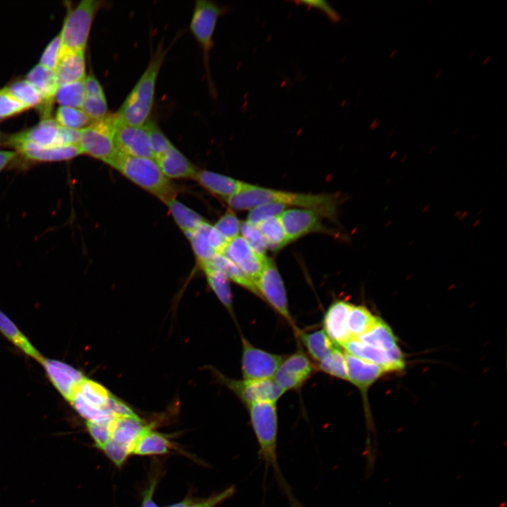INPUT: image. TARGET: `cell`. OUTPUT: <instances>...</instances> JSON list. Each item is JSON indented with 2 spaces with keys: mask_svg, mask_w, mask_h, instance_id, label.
<instances>
[{
  "mask_svg": "<svg viewBox=\"0 0 507 507\" xmlns=\"http://www.w3.org/2000/svg\"><path fill=\"white\" fill-rule=\"evenodd\" d=\"M361 342L375 348L389 351L398 346L391 327L380 318L366 333L357 337Z\"/></svg>",
  "mask_w": 507,
  "mask_h": 507,
  "instance_id": "obj_29",
  "label": "cell"
},
{
  "mask_svg": "<svg viewBox=\"0 0 507 507\" xmlns=\"http://www.w3.org/2000/svg\"><path fill=\"white\" fill-rule=\"evenodd\" d=\"M342 347L351 355L380 365L387 373L399 371L405 367L404 356L399 346L386 351L367 344L357 338H351Z\"/></svg>",
  "mask_w": 507,
  "mask_h": 507,
  "instance_id": "obj_13",
  "label": "cell"
},
{
  "mask_svg": "<svg viewBox=\"0 0 507 507\" xmlns=\"http://www.w3.org/2000/svg\"><path fill=\"white\" fill-rule=\"evenodd\" d=\"M225 12L224 8L211 1L199 0L195 3L189 28L203 51L207 64L218 20Z\"/></svg>",
  "mask_w": 507,
  "mask_h": 507,
  "instance_id": "obj_10",
  "label": "cell"
},
{
  "mask_svg": "<svg viewBox=\"0 0 507 507\" xmlns=\"http://www.w3.org/2000/svg\"><path fill=\"white\" fill-rule=\"evenodd\" d=\"M101 449L118 467H120L127 456L131 453L128 447L112 439H110Z\"/></svg>",
  "mask_w": 507,
  "mask_h": 507,
  "instance_id": "obj_50",
  "label": "cell"
},
{
  "mask_svg": "<svg viewBox=\"0 0 507 507\" xmlns=\"http://www.w3.org/2000/svg\"><path fill=\"white\" fill-rule=\"evenodd\" d=\"M344 352L348 381L365 395L369 387L387 371L379 365Z\"/></svg>",
  "mask_w": 507,
  "mask_h": 507,
  "instance_id": "obj_20",
  "label": "cell"
},
{
  "mask_svg": "<svg viewBox=\"0 0 507 507\" xmlns=\"http://www.w3.org/2000/svg\"><path fill=\"white\" fill-rule=\"evenodd\" d=\"M85 98L84 80L59 85L54 96V101L61 106L81 108Z\"/></svg>",
  "mask_w": 507,
  "mask_h": 507,
  "instance_id": "obj_36",
  "label": "cell"
},
{
  "mask_svg": "<svg viewBox=\"0 0 507 507\" xmlns=\"http://www.w3.org/2000/svg\"><path fill=\"white\" fill-rule=\"evenodd\" d=\"M294 3L306 7L320 10L333 23H338L341 20L339 13L325 1H298Z\"/></svg>",
  "mask_w": 507,
  "mask_h": 507,
  "instance_id": "obj_51",
  "label": "cell"
},
{
  "mask_svg": "<svg viewBox=\"0 0 507 507\" xmlns=\"http://www.w3.org/2000/svg\"><path fill=\"white\" fill-rule=\"evenodd\" d=\"M315 367L333 377L348 381L345 352L339 346Z\"/></svg>",
  "mask_w": 507,
  "mask_h": 507,
  "instance_id": "obj_39",
  "label": "cell"
},
{
  "mask_svg": "<svg viewBox=\"0 0 507 507\" xmlns=\"http://www.w3.org/2000/svg\"><path fill=\"white\" fill-rule=\"evenodd\" d=\"M115 142L121 154L154 158L145 125H131L120 120L115 130Z\"/></svg>",
  "mask_w": 507,
  "mask_h": 507,
  "instance_id": "obj_15",
  "label": "cell"
},
{
  "mask_svg": "<svg viewBox=\"0 0 507 507\" xmlns=\"http://www.w3.org/2000/svg\"><path fill=\"white\" fill-rule=\"evenodd\" d=\"M75 392L89 404L105 411L107 402L111 396V394L101 384L86 377L80 382Z\"/></svg>",
  "mask_w": 507,
  "mask_h": 507,
  "instance_id": "obj_38",
  "label": "cell"
},
{
  "mask_svg": "<svg viewBox=\"0 0 507 507\" xmlns=\"http://www.w3.org/2000/svg\"><path fill=\"white\" fill-rule=\"evenodd\" d=\"M475 53H476V51H474L471 53V54L470 55V59H471L472 58V56H474L475 54Z\"/></svg>",
  "mask_w": 507,
  "mask_h": 507,
  "instance_id": "obj_62",
  "label": "cell"
},
{
  "mask_svg": "<svg viewBox=\"0 0 507 507\" xmlns=\"http://www.w3.org/2000/svg\"><path fill=\"white\" fill-rule=\"evenodd\" d=\"M70 402L77 413L88 422L106 423L111 421L115 417L104 409L89 404L76 392L74 393Z\"/></svg>",
  "mask_w": 507,
  "mask_h": 507,
  "instance_id": "obj_41",
  "label": "cell"
},
{
  "mask_svg": "<svg viewBox=\"0 0 507 507\" xmlns=\"http://www.w3.org/2000/svg\"><path fill=\"white\" fill-rule=\"evenodd\" d=\"M220 254L234 263L254 284L268 258L256 254L239 235L228 241Z\"/></svg>",
  "mask_w": 507,
  "mask_h": 507,
  "instance_id": "obj_14",
  "label": "cell"
},
{
  "mask_svg": "<svg viewBox=\"0 0 507 507\" xmlns=\"http://www.w3.org/2000/svg\"><path fill=\"white\" fill-rule=\"evenodd\" d=\"M258 445V456L266 469L271 468L278 484L287 496L291 507H301L280 471L277 461L278 417L275 402H259L246 407Z\"/></svg>",
  "mask_w": 507,
  "mask_h": 507,
  "instance_id": "obj_2",
  "label": "cell"
},
{
  "mask_svg": "<svg viewBox=\"0 0 507 507\" xmlns=\"http://www.w3.org/2000/svg\"><path fill=\"white\" fill-rule=\"evenodd\" d=\"M29 109L12 96L6 88L0 89V120L15 116Z\"/></svg>",
  "mask_w": 507,
  "mask_h": 507,
  "instance_id": "obj_47",
  "label": "cell"
},
{
  "mask_svg": "<svg viewBox=\"0 0 507 507\" xmlns=\"http://www.w3.org/2000/svg\"><path fill=\"white\" fill-rule=\"evenodd\" d=\"M106 411L115 417H137L134 412L124 402L111 394L107 404Z\"/></svg>",
  "mask_w": 507,
  "mask_h": 507,
  "instance_id": "obj_53",
  "label": "cell"
},
{
  "mask_svg": "<svg viewBox=\"0 0 507 507\" xmlns=\"http://www.w3.org/2000/svg\"><path fill=\"white\" fill-rule=\"evenodd\" d=\"M0 331L19 349L39 363L43 359L38 351L18 327L0 310Z\"/></svg>",
  "mask_w": 507,
  "mask_h": 507,
  "instance_id": "obj_32",
  "label": "cell"
},
{
  "mask_svg": "<svg viewBox=\"0 0 507 507\" xmlns=\"http://www.w3.org/2000/svg\"><path fill=\"white\" fill-rule=\"evenodd\" d=\"M442 73H443V70H438V71L437 72V73H435V75H434V79H439V78L441 77V75H442Z\"/></svg>",
  "mask_w": 507,
  "mask_h": 507,
  "instance_id": "obj_59",
  "label": "cell"
},
{
  "mask_svg": "<svg viewBox=\"0 0 507 507\" xmlns=\"http://www.w3.org/2000/svg\"><path fill=\"white\" fill-rule=\"evenodd\" d=\"M81 109L92 121L104 118L108 114L105 94L85 95Z\"/></svg>",
  "mask_w": 507,
  "mask_h": 507,
  "instance_id": "obj_45",
  "label": "cell"
},
{
  "mask_svg": "<svg viewBox=\"0 0 507 507\" xmlns=\"http://www.w3.org/2000/svg\"><path fill=\"white\" fill-rule=\"evenodd\" d=\"M166 205L175 223L187 237L206 220L198 213L175 198L170 200Z\"/></svg>",
  "mask_w": 507,
  "mask_h": 507,
  "instance_id": "obj_28",
  "label": "cell"
},
{
  "mask_svg": "<svg viewBox=\"0 0 507 507\" xmlns=\"http://www.w3.org/2000/svg\"><path fill=\"white\" fill-rule=\"evenodd\" d=\"M255 285L258 296L264 299L296 334L299 329L295 325L289 311L284 282L275 262L271 258H267Z\"/></svg>",
  "mask_w": 507,
  "mask_h": 507,
  "instance_id": "obj_8",
  "label": "cell"
},
{
  "mask_svg": "<svg viewBox=\"0 0 507 507\" xmlns=\"http://www.w3.org/2000/svg\"><path fill=\"white\" fill-rule=\"evenodd\" d=\"M155 484H152L149 489L145 492L143 499L142 507H158L152 499L153 492Z\"/></svg>",
  "mask_w": 507,
  "mask_h": 507,
  "instance_id": "obj_55",
  "label": "cell"
},
{
  "mask_svg": "<svg viewBox=\"0 0 507 507\" xmlns=\"http://www.w3.org/2000/svg\"><path fill=\"white\" fill-rule=\"evenodd\" d=\"M378 318L365 306L352 304L348 316V326L351 337L357 338L366 333L375 325Z\"/></svg>",
  "mask_w": 507,
  "mask_h": 507,
  "instance_id": "obj_35",
  "label": "cell"
},
{
  "mask_svg": "<svg viewBox=\"0 0 507 507\" xmlns=\"http://www.w3.org/2000/svg\"><path fill=\"white\" fill-rule=\"evenodd\" d=\"M240 220L232 209H228L213 225L217 232L226 240L230 241L239 235Z\"/></svg>",
  "mask_w": 507,
  "mask_h": 507,
  "instance_id": "obj_44",
  "label": "cell"
},
{
  "mask_svg": "<svg viewBox=\"0 0 507 507\" xmlns=\"http://www.w3.org/2000/svg\"><path fill=\"white\" fill-rule=\"evenodd\" d=\"M240 232L241 237L256 254L267 258V246L256 225L247 220L242 221Z\"/></svg>",
  "mask_w": 507,
  "mask_h": 507,
  "instance_id": "obj_43",
  "label": "cell"
},
{
  "mask_svg": "<svg viewBox=\"0 0 507 507\" xmlns=\"http://www.w3.org/2000/svg\"><path fill=\"white\" fill-rule=\"evenodd\" d=\"M103 3L97 0H83L68 8L59 33L60 57L68 52L85 50L92 23Z\"/></svg>",
  "mask_w": 507,
  "mask_h": 507,
  "instance_id": "obj_6",
  "label": "cell"
},
{
  "mask_svg": "<svg viewBox=\"0 0 507 507\" xmlns=\"http://www.w3.org/2000/svg\"><path fill=\"white\" fill-rule=\"evenodd\" d=\"M279 218L289 242L309 233L322 232L323 218L318 213L306 208H290L284 211Z\"/></svg>",
  "mask_w": 507,
  "mask_h": 507,
  "instance_id": "obj_16",
  "label": "cell"
},
{
  "mask_svg": "<svg viewBox=\"0 0 507 507\" xmlns=\"http://www.w3.org/2000/svg\"><path fill=\"white\" fill-rule=\"evenodd\" d=\"M55 120L61 127L77 130L93 122L81 108L61 106L56 110Z\"/></svg>",
  "mask_w": 507,
  "mask_h": 507,
  "instance_id": "obj_40",
  "label": "cell"
},
{
  "mask_svg": "<svg viewBox=\"0 0 507 507\" xmlns=\"http://www.w3.org/2000/svg\"><path fill=\"white\" fill-rule=\"evenodd\" d=\"M256 225L267 249L275 251L289 243L279 215L263 220Z\"/></svg>",
  "mask_w": 507,
  "mask_h": 507,
  "instance_id": "obj_33",
  "label": "cell"
},
{
  "mask_svg": "<svg viewBox=\"0 0 507 507\" xmlns=\"http://www.w3.org/2000/svg\"><path fill=\"white\" fill-rule=\"evenodd\" d=\"M192 502L190 500H187H187H184V501H183L179 502V503H175V504H173V505H171V506H168V507H187V506H189V505L192 504Z\"/></svg>",
  "mask_w": 507,
  "mask_h": 507,
  "instance_id": "obj_56",
  "label": "cell"
},
{
  "mask_svg": "<svg viewBox=\"0 0 507 507\" xmlns=\"http://www.w3.org/2000/svg\"><path fill=\"white\" fill-rule=\"evenodd\" d=\"M16 153L13 163L27 166L36 163L58 162L71 160L81 154L78 144L63 146L52 149H25Z\"/></svg>",
  "mask_w": 507,
  "mask_h": 507,
  "instance_id": "obj_22",
  "label": "cell"
},
{
  "mask_svg": "<svg viewBox=\"0 0 507 507\" xmlns=\"http://www.w3.org/2000/svg\"><path fill=\"white\" fill-rule=\"evenodd\" d=\"M218 377L242 403L249 406L259 402H277L284 394L273 379L263 380H233L218 373Z\"/></svg>",
  "mask_w": 507,
  "mask_h": 507,
  "instance_id": "obj_11",
  "label": "cell"
},
{
  "mask_svg": "<svg viewBox=\"0 0 507 507\" xmlns=\"http://www.w3.org/2000/svg\"><path fill=\"white\" fill-rule=\"evenodd\" d=\"M111 421L106 423L87 421V428L95 442L96 446L99 449H101L111 439L110 425Z\"/></svg>",
  "mask_w": 507,
  "mask_h": 507,
  "instance_id": "obj_49",
  "label": "cell"
},
{
  "mask_svg": "<svg viewBox=\"0 0 507 507\" xmlns=\"http://www.w3.org/2000/svg\"><path fill=\"white\" fill-rule=\"evenodd\" d=\"M16 158L14 151L0 150V173L11 165Z\"/></svg>",
  "mask_w": 507,
  "mask_h": 507,
  "instance_id": "obj_54",
  "label": "cell"
},
{
  "mask_svg": "<svg viewBox=\"0 0 507 507\" xmlns=\"http://www.w3.org/2000/svg\"><path fill=\"white\" fill-rule=\"evenodd\" d=\"M211 267L223 272L229 280L258 295L255 284L231 261L220 254H216L210 261L201 265Z\"/></svg>",
  "mask_w": 507,
  "mask_h": 507,
  "instance_id": "obj_31",
  "label": "cell"
},
{
  "mask_svg": "<svg viewBox=\"0 0 507 507\" xmlns=\"http://www.w3.org/2000/svg\"><path fill=\"white\" fill-rule=\"evenodd\" d=\"M287 208V206L278 203H267L258 206L249 211L247 221L254 225L280 215Z\"/></svg>",
  "mask_w": 507,
  "mask_h": 507,
  "instance_id": "obj_46",
  "label": "cell"
},
{
  "mask_svg": "<svg viewBox=\"0 0 507 507\" xmlns=\"http://www.w3.org/2000/svg\"><path fill=\"white\" fill-rule=\"evenodd\" d=\"M380 125V120L378 118L375 119L370 125V129L373 130L376 129Z\"/></svg>",
  "mask_w": 507,
  "mask_h": 507,
  "instance_id": "obj_57",
  "label": "cell"
},
{
  "mask_svg": "<svg viewBox=\"0 0 507 507\" xmlns=\"http://www.w3.org/2000/svg\"><path fill=\"white\" fill-rule=\"evenodd\" d=\"M490 59H491V56H490V55L487 56L484 59V61H483V62H482V65H486L489 62Z\"/></svg>",
  "mask_w": 507,
  "mask_h": 507,
  "instance_id": "obj_58",
  "label": "cell"
},
{
  "mask_svg": "<svg viewBox=\"0 0 507 507\" xmlns=\"http://www.w3.org/2000/svg\"><path fill=\"white\" fill-rule=\"evenodd\" d=\"M351 305L344 300H337L328 307L324 315L323 330L340 346L352 338L348 326V316Z\"/></svg>",
  "mask_w": 507,
  "mask_h": 507,
  "instance_id": "obj_19",
  "label": "cell"
},
{
  "mask_svg": "<svg viewBox=\"0 0 507 507\" xmlns=\"http://www.w3.org/2000/svg\"><path fill=\"white\" fill-rule=\"evenodd\" d=\"M170 442L163 434L147 429L134 444L131 453L136 455L163 454L168 451Z\"/></svg>",
  "mask_w": 507,
  "mask_h": 507,
  "instance_id": "obj_34",
  "label": "cell"
},
{
  "mask_svg": "<svg viewBox=\"0 0 507 507\" xmlns=\"http://www.w3.org/2000/svg\"><path fill=\"white\" fill-rule=\"evenodd\" d=\"M144 125L148 131L153 157L157 160L173 144L154 121L148 120Z\"/></svg>",
  "mask_w": 507,
  "mask_h": 507,
  "instance_id": "obj_42",
  "label": "cell"
},
{
  "mask_svg": "<svg viewBox=\"0 0 507 507\" xmlns=\"http://www.w3.org/2000/svg\"><path fill=\"white\" fill-rule=\"evenodd\" d=\"M169 179L194 178L197 169L174 145L156 160Z\"/></svg>",
  "mask_w": 507,
  "mask_h": 507,
  "instance_id": "obj_25",
  "label": "cell"
},
{
  "mask_svg": "<svg viewBox=\"0 0 507 507\" xmlns=\"http://www.w3.org/2000/svg\"><path fill=\"white\" fill-rule=\"evenodd\" d=\"M396 54V49L392 50V51L389 55V58L392 59V58H394Z\"/></svg>",
  "mask_w": 507,
  "mask_h": 507,
  "instance_id": "obj_60",
  "label": "cell"
},
{
  "mask_svg": "<svg viewBox=\"0 0 507 507\" xmlns=\"http://www.w3.org/2000/svg\"><path fill=\"white\" fill-rule=\"evenodd\" d=\"M58 85L84 80L86 77L84 51L62 55L54 70Z\"/></svg>",
  "mask_w": 507,
  "mask_h": 507,
  "instance_id": "obj_26",
  "label": "cell"
},
{
  "mask_svg": "<svg viewBox=\"0 0 507 507\" xmlns=\"http://www.w3.org/2000/svg\"><path fill=\"white\" fill-rule=\"evenodd\" d=\"M315 367L301 350L285 357L273 380L285 392L299 389L312 375Z\"/></svg>",
  "mask_w": 507,
  "mask_h": 507,
  "instance_id": "obj_12",
  "label": "cell"
},
{
  "mask_svg": "<svg viewBox=\"0 0 507 507\" xmlns=\"http://www.w3.org/2000/svg\"><path fill=\"white\" fill-rule=\"evenodd\" d=\"M296 334L303 344L308 354L316 363L324 360L337 346H339L323 330L311 332L299 330Z\"/></svg>",
  "mask_w": 507,
  "mask_h": 507,
  "instance_id": "obj_27",
  "label": "cell"
},
{
  "mask_svg": "<svg viewBox=\"0 0 507 507\" xmlns=\"http://www.w3.org/2000/svg\"><path fill=\"white\" fill-rule=\"evenodd\" d=\"M166 51L161 49L151 58L146 70L116 113L127 125H144L151 114L156 81Z\"/></svg>",
  "mask_w": 507,
  "mask_h": 507,
  "instance_id": "obj_4",
  "label": "cell"
},
{
  "mask_svg": "<svg viewBox=\"0 0 507 507\" xmlns=\"http://www.w3.org/2000/svg\"><path fill=\"white\" fill-rule=\"evenodd\" d=\"M234 493V486H230L221 492L215 494L202 501L192 503L187 507H216L220 503L232 496Z\"/></svg>",
  "mask_w": 507,
  "mask_h": 507,
  "instance_id": "obj_52",
  "label": "cell"
},
{
  "mask_svg": "<svg viewBox=\"0 0 507 507\" xmlns=\"http://www.w3.org/2000/svg\"><path fill=\"white\" fill-rule=\"evenodd\" d=\"M232 210H251L267 203H278L312 210L323 218L335 220L338 199L330 194H306L277 190L245 182L241 190L226 199Z\"/></svg>",
  "mask_w": 507,
  "mask_h": 507,
  "instance_id": "obj_1",
  "label": "cell"
},
{
  "mask_svg": "<svg viewBox=\"0 0 507 507\" xmlns=\"http://www.w3.org/2000/svg\"><path fill=\"white\" fill-rule=\"evenodd\" d=\"M60 51L61 37L58 34L46 46L39 64L54 71L60 60Z\"/></svg>",
  "mask_w": 507,
  "mask_h": 507,
  "instance_id": "obj_48",
  "label": "cell"
},
{
  "mask_svg": "<svg viewBox=\"0 0 507 507\" xmlns=\"http://www.w3.org/2000/svg\"><path fill=\"white\" fill-rule=\"evenodd\" d=\"M187 238L191 242L199 265L210 261L216 254H220L226 241L214 228L204 220Z\"/></svg>",
  "mask_w": 507,
  "mask_h": 507,
  "instance_id": "obj_17",
  "label": "cell"
},
{
  "mask_svg": "<svg viewBox=\"0 0 507 507\" xmlns=\"http://www.w3.org/2000/svg\"><path fill=\"white\" fill-rule=\"evenodd\" d=\"M108 165L165 204L175 198V187L154 158L118 153Z\"/></svg>",
  "mask_w": 507,
  "mask_h": 507,
  "instance_id": "obj_3",
  "label": "cell"
},
{
  "mask_svg": "<svg viewBox=\"0 0 507 507\" xmlns=\"http://www.w3.org/2000/svg\"><path fill=\"white\" fill-rule=\"evenodd\" d=\"M15 99L30 108L38 110L43 104V99L37 90L25 79L17 80L5 87Z\"/></svg>",
  "mask_w": 507,
  "mask_h": 507,
  "instance_id": "obj_37",
  "label": "cell"
},
{
  "mask_svg": "<svg viewBox=\"0 0 507 507\" xmlns=\"http://www.w3.org/2000/svg\"><path fill=\"white\" fill-rule=\"evenodd\" d=\"M120 120L117 113H108L80 130L79 147L82 154L109 164L118 154L115 142Z\"/></svg>",
  "mask_w": 507,
  "mask_h": 507,
  "instance_id": "obj_7",
  "label": "cell"
},
{
  "mask_svg": "<svg viewBox=\"0 0 507 507\" xmlns=\"http://www.w3.org/2000/svg\"><path fill=\"white\" fill-rule=\"evenodd\" d=\"M40 363L54 387L70 402L85 377L78 370L57 360L43 358Z\"/></svg>",
  "mask_w": 507,
  "mask_h": 507,
  "instance_id": "obj_18",
  "label": "cell"
},
{
  "mask_svg": "<svg viewBox=\"0 0 507 507\" xmlns=\"http://www.w3.org/2000/svg\"><path fill=\"white\" fill-rule=\"evenodd\" d=\"M25 80L37 90L43 99V104L38 110L42 119L50 118L55 93L58 87L55 72L37 64L27 74Z\"/></svg>",
  "mask_w": 507,
  "mask_h": 507,
  "instance_id": "obj_21",
  "label": "cell"
},
{
  "mask_svg": "<svg viewBox=\"0 0 507 507\" xmlns=\"http://www.w3.org/2000/svg\"><path fill=\"white\" fill-rule=\"evenodd\" d=\"M242 374L245 380L273 379L285 356L273 353L251 344L242 336Z\"/></svg>",
  "mask_w": 507,
  "mask_h": 507,
  "instance_id": "obj_9",
  "label": "cell"
},
{
  "mask_svg": "<svg viewBox=\"0 0 507 507\" xmlns=\"http://www.w3.org/2000/svg\"><path fill=\"white\" fill-rule=\"evenodd\" d=\"M394 132H395V130H394V129H392V130H391V132H389V136H392V135L394 133Z\"/></svg>",
  "mask_w": 507,
  "mask_h": 507,
  "instance_id": "obj_63",
  "label": "cell"
},
{
  "mask_svg": "<svg viewBox=\"0 0 507 507\" xmlns=\"http://www.w3.org/2000/svg\"><path fill=\"white\" fill-rule=\"evenodd\" d=\"M459 130H460V128H459V127L456 128L455 130H454L453 132V134H455L456 133H458V132H459Z\"/></svg>",
  "mask_w": 507,
  "mask_h": 507,
  "instance_id": "obj_61",
  "label": "cell"
},
{
  "mask_svg": "<svg viewBox=\"0 0 507 507\" xmlns=\"http://www.w3.org/2000/svg\"><path fill=\"white\" fill-rule=\"evenodd\" d=\"M202 187L225 200L237 194L245 182L206 170H197L194 178Z\"/></svg>",
  "mask_w": 507,
  "mask_h": 507,
  "instance_id": "obj_23",
  "label": "cell"
},
{
  "mask_svg": "<svg viewBox=\"0 0 507 507\" xmlns=\"http://www.w3.org/2000/svg\"><path fill=\"white\" fill-rule=\"evenodd\" d=\"M206 274L209 287L221 303L234 317L232 294L227 277L219 270L211 267L201 268Z\"/></svg>",
  "mask_w": 507,
  "mask_h": 507,
  "instance_id": "obj_30",
  "label": "cell"
},
{
  "mask_svg": "<svg viewBox=\"0 0 507 507\" xmlns=\"http://www.w3.org/2000/svg\"><path fill=\"white\" fill-rule=\"evenodd\" d=\"M80 130L61 127L51 118H43L35 126L6 136L4 145L15 152L25 149H52L78 144Z\"/></svg>",
  "mask_w": 507,
  "mask_h": 507,
  "instance_id": "obj_5",
  "label": "cell"
},
{
  "mask_svg": "<svg viewBox=\"0 0 507 507\" xmlns=\"http://www.w3.org/2000/svg\"><path fill=\"white\" fill-rule=\"evenodd\" d=\"M138 417H115L111 422V439L132 448L141 434L150 428Z\"/></svg>",
  "mask_w": 507,
  "mask_h": 507,
  "instance_id": "obj_24",
  "label": "cell"
}]
</instances>
